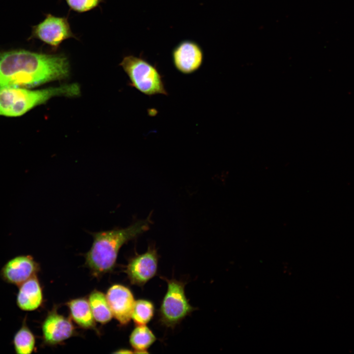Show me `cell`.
I'll list each match as a JSON object with an SVG mask.
<instances>
[{"instance_id": "5b68a950", "label": "cell", "mask_w": 354, "mask_h": 354, "mask_svg": "<svg viewBox=\"0 0 354 354\" xmlns=\"http://www.w3.org/2000/svg\"><path fill=\"white\" fill-rule=\"evenodd\" d=\"M128 76L130 85L149 96L168 94L157 68L147 60L133 55L125 56L120 64Z\"/></svg>"}, {"instance_id": "2e32d148", "label": "cell", "mask_w": 354, "mask_h": 354, "mask_svg": "<svg viewBox=\"0 0 354 354\" xmlns=\"http://www.w3.org/2000/svg\"><path fill=\"white\" fill-rule=\"evenodd\" d=\"M12 344L17 354H30L34 350L35 338L28 327L26 318L23 320L21 327L15 333Z\"/></svg>"}, {"instance_id": "7c38bea8", "label": "cell", "mask_w": 354, "mask_h": 354, "mask_svg": "<svg viewBox=\"0 0 354 354\" xmlns=\"http://www.w3.org/2000/svg\"><path fill=\"white\" fill-rule=\"evenodd\" d=\"M43 302V293L36 275L18 286L16 304L23 311H31L38 308Z\"/></svg>"}, {"instance_id": "ac0fdd59", "label": "cell", "mask_w": 354, "mask_h": 354, "mask_svg": "<svg viewBox=\"0 0 354 354\" xmlns=\"http://www.w3.org/2000/svg\"><path fill=\"white\" fill-rule=\"evenodd\" d=\"M70 9L78 13L91 10L99 6L103 0H64Z\"/></svg>"}, {"instance_id": "3957f363", "label": "cell", "mask_w": 354, "mask_h": 354, "mask_svg": "<svg viewBox=\"0 0 354 354\" xmlns=\"http://www.w3.org/2000/svg\"><path fill=\"white\" fill-rule=\"evenodd\" d=\"M77 84L64 85L39 90L6 88L0 89V115L18 117L55 96L72 97L80 93Z\"/></svg>"}, {"instance_id": "7a4b0ae2", "label": "cell", "mask_w": 354, "mask_h": 354, "mask_svg": "<svg viewBox=\"0 0 354 354\" xmlns=\"http://www.w3.org/2000/svg\"><path fill=\"white\" fill-rule=\"evenodd\" d=\"M150 216L138 220L125 228L91 233L93 241L86 254V264L95 276L110 272L114 268L120 248L130 240L148 231Z\"/></svg>"}, {"instance_id": "8fae6325", "label": "cell", "mask_w": 354, "mask_h": 354, "mask_svg": "<svg viewBox=\"0 0 354 354\" xmlns=\"http://www.w3.org/2000/svg\"><path fill=\"white\" fill-rule=\"evenodd\" d=\"M42 330L44 343L55 345L72 336L74 327L69 319L59 314L54 308L43 321Z\"/></svg>"}, {"instance_id": "ba28073f", "label": "cell", "mask_w": 354, "mask_h": 354, "mask_svg": "<svg viewBox=\"0 0 354 354\" xmlns=\"http://www.w3.org/2000/svg\"><path fill=\"white\" fill-rule=\"evenodd\" d=\"M39 265L30 255H19L8 260L0 270L5 282L17 286L36 275Z\"/></svg>"}, {"instance_id": "277c9868", "label": "cell", "mask_w": 354, "mask_h": 354, "mask_svg": "<svg viewBox=\"0 0 354 354\" xmlns=\"http://www.w3.org/2000/svg\"><path fill=\"white\" fill-rule=\"evenodd\" d=\"M160 277L166 282L167 290L158 310V322L162 326L174 329L197 309L190 305L186 296L185 282L174 277Z\"/></svg>"}, {"instance_id": "8992f818", "label": "cell", "mask_w": 354, "mask_h": 354, "mask_svg": "<svg viewBox=\"0 0 354 354\" xmlns=\"http://www.w3.org/2000/svg\"><path fill=\"white\" fill-rule=\"evenodd\" d=\"M78 39L72 32L67 17H58L47 14L45 18L32 27L30 38L40 40L54 50L57 49L65 40Z\"/></svg>"}, {"instance_id": "d6986e66", "label": "cell", "mask_w": 354, "mask_h": 354, "mask_svg": "<svg viewBox=\"0 0 354 354\" xmlns=\"http://www.w3.org/2000/svg\"><path fill=\"white\" fill-rule=\"evenodd\" d=\"M134 352L128 349H121L114 352L115 354H132Z\"/></svg>"}, {"instance_id": "9c48e42d", "label": "cell", "mask_w": 354, "mask_h": 354, "mask_svg": "<svg viewBox=\"0 0 354 354\" xmlns=\"http://www.w3.org/2000/svg\"><path fill=\"white\" fill-rule=\"evenodd\" d=\"M172 58L176 69L183 74H192L200 69L204 61V53L196 42L185 40L173 50Z\"/></svg>"}, {"instance_id": "9a60e30c", "label": "cell", "mask_w": 354, "mask_h": 354, "mask_svg": "<svg viewBox=\"0 0 354 354\" xmlns=\"http://www.w3.org/2000/svg\"><path fill=\"white\" fill-rule=\"evenodd\" d=\"M88 301L95 321L105 324L112 319L113 315L106 296L103 293L93 291L89 295Z\"/></svg>"}, {"instance_id": "6da1fadb", "label": "cell", "mask_w": 354, "mask_h": 354, "mask_svg": "<svg viewBox=\"0 0 354 354\" xmlns=\"http://www.w3.org/2000/svg\"><path fill=\"white\" fill-rule=\"evenodd\" d=\"M69 73V60L63 54L25 50L0 53V89L30 88L62 79Z\"/></svg>"}, {"instance_id": "30bf717a", "label": "cell", "mask_w": 354, "mask_h": 354, "mask_svg": "<svg viewBox=\"0 0 354 354\" xmlns=\"http://www.w3.org/2000/svg\"><path fill=\"white\" fill-rule=\"evenodd\" d=\"M113 315L122 325L131 319L135 299L131 290L119 284L112 286L106 295Z\"/></svg>"}, {"instance_id": "52a82bcc", "label": "cell", "mask_w": 354, "mask_h": 354, "mask_svg": "<svg viewBox=\"0 0 354 354\" xmlns=\"http://www.w3.org/2000/svg\"><path fill=\"white\" fill-rule=\"evenodd\" d=\"M159 255L154 244L149 245L147 251L136 254L126 266L125 272L132 285L143 287L157 275Z\"/></svg>"}, {"instance_id": "e0dca14e", "label": "cell", "mask_w": 354, "mask_h": 354, "mask_svg": "<svg viewBox=\"0 0 354 354\" xmlns=\"http://www.w3.org/2000/svg\"><path fill=\"white\" fill-rule=\"evenodd\" d=\"M155 313L154 303L149 300H135L131 319L137 325H146L152 319Z\"/></svg>"}, {"instance_id": "4fadbf2b", "label": "cell", "mask_w": 354, "mask_h": 354, "mask_svg": "<svg viewBox=\"0 0 354 354\" xmlns=\"http://www.w3.org/2000/svg\"><path fill=\"white\" fill-rule=\"evenodd\" d=\"M71 316L80 326L85 328H94L95 323L88 301L85 298H77L67 303Z\"/></svg>"}, {"instance_id": "5bb4252c", "label": "cell", "mask_w": 354, "mask_h": 354, "mask_svg": "<svg viewBox=\"0 0 354 354\" xmlns=\"http://www.w3.org/2000/svg\"><path fill=\"white\" fill-rule=\"evenodd\" d=\"M156 340L154 333L146 325H137L129 337L131 346L135 353L139 354L148 353L147 350Z\"/></svg>"}]
</instances>
